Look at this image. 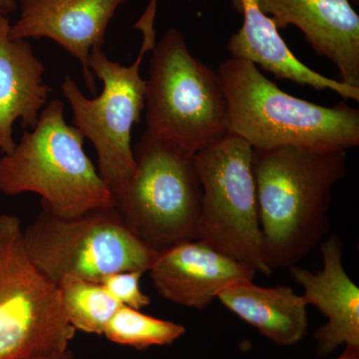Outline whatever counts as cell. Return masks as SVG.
<instances>
[{"mask_svg":"<svg viewBox=\"0 0 359 359\" xmlns=\"http://www.w3.org/2000/svg\"><path fill=\"white\" fill-rule=\"evenodd\" d=\"M18 0H0V16L8 18L18 9Z\"/></svg>","mask_w":359,"mask_h":359,"instance_id":"cell-20","label":"cell"},{"mask_svg":"<svg viewBox=\"0 0 359 359\" xmlns=\"http://www.w3.org/2000/svg\"><path fill=\"white\" fill-rule=\"evenodd\" d=\"M347 171L344 150L282 146L252 149V172L271 271L295 266L330 230L332 191Z\"/></svg>","mask_w":359,"mask_h":359,"instance_id":"cell-1","label":"cell"},{"mask_svg":"<svg viewBox=\"0 0 359 359\" xmlns=\"http://www.w3.org/2000/svg\"><path fill=\"white\" fill-rule=\"evenodd\" d=\"M57 287L66 318L76 332L103 335L106 325L121 306L100 283L67 278Z\"/></svg>","mask_w":359,"mask_h":359,"instance_id":"cell-17","label":"cell"},{"mask_svg":"<svg viewBox=\"0 0 359 359\" xmlns=\"http://www.w3.org/2000/svg\"><path fill=\"white\" fill-rule=\"evenodd\" d=\"M334 359H359V346H346L342 353Z\"/></svg>","mask_w":359,"mask_h":359,"instance_id":"cell-21","label":"cell"},{"mask_svg":"<svg viewBox=\"0 0 359 359\" xmlns=\"http://www.w3.org/2000/svg\"><path fill=\"white\" fill-rule=\"evenodd\" d=\"M278 29L302 30L316 53L330 59L339 81L359 87V16L349 0H256Z\"/></svg>","mask_w":359,"mask_h":359,"instance_id":"cell-12","label":"cell"},{"mask_svg":"<svg viewBox=\"0 0 359 359\" xmlns=\"http://www.w3.org/2000/svg\"><path fill=\"white\" fill-rule=\"evenodd\" d=\"M127 0H18L20 18L11 23L13 39H47L79 61L85 85L96 95L95 77L89 67L93 48H103L116 11Z\"/></svg>","mask_w":359,"mask_h":359,"instance_id":"cell-10","label":"cell"},{"mask_svg":"<svg viewBox=\"0 0 359 359\" xmlns=\"http://www.w3.org/2000/svg\"><path fill=\"white\" fill-rule=\"evenodd\" d=\"M202 188L197 240L269 276L252 172V147L228 133L194 156Z\"/></svg>","mask_w":359,"mask_h":359,"instance_id":"cell-9","label":"cell"},{"mask_svg":"<svg viewBox=\"0 0 359 359\" xmlns=\"http://www.w3.org/2000/svg\"><path fill=\"white\" fill-rule=\"evenodd\" d=\"M185 332V327L180 323L121 306L106 325L103 335L113 344L143 351L151 346H170Z\"/></svg>","mask_w":359,"mask_h":359,"instance_id":"cell-18","label":"cell"},{"mask_svg":"<svg viewBox=\"0 0 359 359\" xmlns=\"http://www.w3.org/2000/svg\"><path fill=\"white\" fill-rule=\"evenodd\" d=\"M152 51L146 131L192 155L223 139L228 108L217 72L191 53L176 28L168 29Z\"/></svg>","mask_w":359,"mask_h":359,"instance_id":"cell-5","label":"cell"},{"mask_svg":"<svg viewBox=\"0 0 359 359\" xmlns=\"http://www.w3.org/2000/svg\"><path fill=\"white\" fill-rule=\"evenodd\" d=\"M11 20L0 16V154L15 148L13 124L34 128L48 103L50 87L43 82V62L27 40L9 35Z\"/></svg>","mask_w":359,"mask_h":359,"instance_id":"cell-14","label":"cell"},{"mask_svg":"<svg viewBox=\"0 0 359 359\" xmlns=\"http://www.w3.org/2000/svg\"><path fill=\"white\" fill-rule=\"evenodd\" d=\"M23 242L32 263L56 285L67 278L101 283L119 271L147 273L157 256L113 205L74 217L59 216L41 205L23 230Z\"/></svg>","mask_w":359,"mask_h":359,"instance_id":"cell-6","label":"cell"},{"mask_svg":"<svg viewBox=\"0 0 359 359\" xmlns=\"http://www.w3.org/2000/svg\"><path fill=\"white\" fill-rule=\"evenodd\" d=\"M148 273L161 297L202 311L231 285L254 280L257 271L194 240L157 254Z\"/></svg>","mask_w":359,"mask_h":359,"instance_id":"cell-11","label":"cell"},{"mask_svg":"<svg viewBox=\"0 0 359 359\" xmlns=\"http://www.w3.org/2000/svg\"><path fill=\"white\" fill-rule=\"evenodd\" d=\"M75 334L57 285L26 252L20 219L0 215V359H39L62 353Z\"/></svg>","mask_w":359,"mask_h":359,"instance_id":"cell-8","label":"cell"},{"mask_svg":"<svg viewBox=\"0 0 359 359\" xmlns=\"http://www.w3.org/2000/svg\"><path fill=\"white\" fill-rule=\"evenodd\" d=\"M244 22L231 35L228 51L231 57L244 59L275 75L278 79L309 85L316 90H332L344 99L359 101V87L342 83L316 72L295 57L269 16L262 13L256 0H236Z\"/></svg>","mask_w":359,"mask_h":359,"instance_id":"cell-15","label":"cell"},{"mask_svg":"<svg viewBox=\"0 0 359 359\" xmlns=\"http://www.w3.org/2000/svg\"><path fill=\"white\" fill-rule=\"evenodd\" d=\"M39 359H73V353L70 348H68L65 351H62V353L52 354V355Z\"/></svg>","mask_w":359,"mask_h":359,"instance_id":"cell-22","label":"cell"},{"mask_svg":"<svg viewBox=\"0 0 359 359\" xmlns=\"http://www.w3.org/2000/svg\"><path fill=\"white\" fill-rule=\"evenodd\" d=\"M218 299L278 346H294L308 332V304L287 285L264 287L249 280L224 290Z\"/></svg>","mask_w":359,"mask_h":359,"instance_id":"cell-16","label":"cell"},{"mask_svg":"<svg viewBox=\"0 0 359 359\" xmlns=\"http://www.w3.org/2000/svg\"><path fill=\"white\" fill-rule=\"evenodd\" d=\"M84 137L65 119V103L48 101L32 132L0 158V192L34 193L54 214L74 217L113 205L112 191L85 153Z\"/></svg>","mask_w":359,"mask_h":359,"instance_id":"cell-3","label":"cell"},{"mask_svg":"<svg viewBox=\"0 0 359 359\" xmlns=\"http://www.w3.org/2000/svg\"><path fill=\"white\" fill-rule=\"evenodd\" d=\"M144 273L142 271H119L105 276L100 283L121 306L141 311L151 304L150 297L140 287Z\"/></svg>","mask_w":359,"mask_h":359,"instance_id":"cell-19","label":"cell"},{"mask_svg":"<svg viewBox=\"0 0 359 359\" xmlns=\"http://www.w3.org/2000/svg\"><path fill=\"white\" fill-rule=\"evenodd\" d=\"M131 178L112 192L113 207L156 254L197 240L202 188L194 156L144 132Z\"/></svg>","mask_w":359,"mask_h":359,"instance_id":"cell-4","label":"cell"},{"mask_svg":"<svg viewBox=\"0 0 359 359\" xmlns=\"http://www.w3.org/2000/svg\"><path fill=\"white\" fill-rule=\"evenodd\" d=\"M217 74L228 108V133L252 149L347 151L359 145V111L346 103L325 107L290 95L244 59L224 61Z\"/></svg>","mask_w":359,"mask_h":359,"instance_id":"cell-2","label":"cell"},{"mask_svg":"<svg viewBox=\"0 0 359 359\" xmlns=\"http://www.w3.org/2000/svg\"><path fill=\"white\" fill-rule=\"evenodd\" d=\"M155 2L152 0L147 13L137 25L143 30L144 39L133 65L125 66L111 60L103 48L92 49L89 67L103 83L100 95L87 98L69 74L61 85L72 110L73 126L93 144L97 170L112 192L127 183L136 168L131 134L145 108L146 80L141 76L140 68L144 56L156 44Z\"/></svg>","mask_w":359,"mask_h":359,"instance_id":"cell-7","label":"cell"},{"mask_svg":"<svg viewBox=\"0 0 359 359\" xmlns=\"http://www.w3.org/2000/svg\"><path fill=\"white\" fill-rule=\"evenodd\" d=\"M344 244L337 235L320 243L323 269L311 273L290 266V275L304 289V301L327 318L314 332L316 353L327 356L339 346H359V289L347 275L342 262Z\"/></svg>","mask_w":359,"mask_h":359,"instance_id":"cell-13","label":"cell"}]
</instances>
